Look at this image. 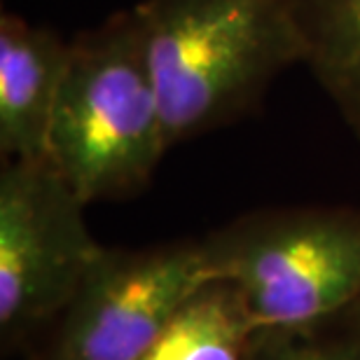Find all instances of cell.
<instances>
[{
  "label": "cell",
  "mask_w": 360,
  "mask_h": 360,
  "mask_svg": "<svg viewBox=\"0 0 360 360\" xmlns=\"http://www.w3.org/2000/svg\"><path fill=\"white\" fill-rule=\"evenodd\" d=\"M201 241L213 276L239 288L260 330L323 326L360 297V208L255 211Z\"/></svg>",
  "instance_id": "cell-3"
},
{
  "label": "cell",
  "mask_w": 360,
  "mask_h": 360,
  "mask_svg": "<svg viewBox=\"0 0 360 360\" xmlns=\"http://www.w3.org/2000/svg\"><path fill=\"white\" fill-rule=\"evenodd\" d=\"M215 278L201 239L105 248L59 319L42 360H141L190 295Z\"/></svg>",
  "instance_id": "cell-5"
},
{
  "label": "cell",
  "mask_w": 360,
  "mask_h": 360,
  "mask_svg": "<svg viewBox=\"0 0 360 360\" xmlns=\"http://www.w3.org/2000/svg\"><path fill=\"white\" fill-rule=\"evenodd\" d=\"M70 56L49 28L17 14L0 19V153L3 160L47 157L49 131Z\"/></svg>",
  "instance_id": "cell-6"
},
{
  "label": "cell",
  "mask_w": 360,
  "mask_h": 360,
  "mask_svg": "<svg viewBox=\"0 0 360 360\" xmlns=\"http://www.w3.org/2000/svg\"><path fill=\"white\" fill-rule=\"evenodd\" d=\"M342 319L347 321V323H349V328L354 330V333L360 337V297L354 302V304H351V309L342 316Z\"/></svg>",
  "instance_id": "cell-9"
},
{
  "label": "cell",
  "mask_w": 360,
  "mask_h": 360,
  "mask_svg": "<svg viewBox=\"0 0 360 360\" xmlns=\"http://www.w3.org/2000/svg\"><path fill=\"white\" fill-rule=\"evenodd\" d=\"M89 204L49 157L3 160L0 171V344L21 349L54 323L80 290L103 246Z\"/></svg>",
  "instance_id": "cell-4"
},
{
  "label": "cell",
  "mask_w": 360,
  "mask_h": 360,
  "mask_svg": "<svg viewBox=\"0 0 360 360\" xmlns=\"http://www.w3.org/2000/svg\"><path fill=\"white\" fill-rule=\"evenodd\" d=\"M260 333L239 288L211 278L185 300L141 360H250Z\"/></svg>",
  "instance_id": "cell-7"
},
{
  "label": "cell",
  "mask_w": 360,
  "mask_h": 360,
  "mask_svg": "<svg viewBox=\"0 0 360 360\" xmlns=\"http://www.w3.org/2000/svg\"><path fill=\"white\" fill-rule=\"evenodd\" d=\"M136 12L169 148L253 110L307 56L292 0H143Z\"/></svg>",
  "instance_id": "cell-1"
},
{
  "label": "cell",
  "mask_w": 360,
  "mask_h": 360,
  "mask_svg": "<svg viewBox=\"0 0 360 360\" xmlns=\"http://www.w3.org/2000/svg\"><path fill=\"white\" fill-rule=\"evenodd\" d=\"M250 360H360V337L342 316L314 328L262 330Z\"/></svg>",
  "instance_id": "cell-8"
},
{
  "label": "cell",
  "mask_w": 360,
  "mask_h": 360,
  "mask_svg": "<svg viewBox=\"0 0 360 360\" xmlns=\"http://www.w3.org/2000/svg\"><path fill=\"white\" fill-rule=\"evenodd\" d=\"M169 150L136 7L70 40L47 157L75 192L87 204L134 197Z\"/></svg>",
  "instance_id": "cell-2"
}]
</instances>
